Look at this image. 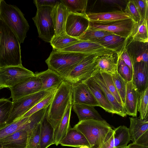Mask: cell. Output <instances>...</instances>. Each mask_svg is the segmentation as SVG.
Segmentation results:
<instances>
[{
  "mask_svg": "<svg viewBox=\"0 0 148 148\" xmlns=\"http://www.w3.org/2000/svg\"><path fill=\"white\" fill-rule=\"evenodd\" d=\"M112 34H113L107 31L94 30L87 27L82 35L77 38L82 41H91L108 35Z\"/></svg>",
  "mask_w": 148,
  "mask_h": 148,
  "instance_id": "obj_37",
  "label": "cell"
},
{
  "mask_svg": "<svg viewBox=\"0 0 148 148\" xmlns=\"http://www.w3.org/2000/svg\"><path fill=\"white\" fill-rule=\"evenodd\" d=\"M56 90L48 95L37 103L22 117H28L41 109L48 107L51 103Z\"/></svg>",
  "mask_w": 148,
  "mask_h": 148,
  "instance_id": "obj_42",
  "label": "cell"
},
{
  "mask_svg": "<svg viewBox=\"0 0 148 148\" xmlns=\"http://www.w3.org/2000/svg\"><path fill=\"white\" fill-rule=\"evenodd\" d=\"M72 107L78 116L79 121L89 119L105 121L95 108V106L85 104H72Z\"/></svg>",
  "mask_w": 148,
  "mask_h": 148,
  "instance_id": "obj_27",
  "label": "cell"
},
{
  "mask_svg": "<svg viewBox=\"0 0 148 148\" xmlns=\"http://www.w3.org/2000/svg\"><path fill=\"white\" fill-rule=\"evenodd\" d=\"M20 45L15 34L0 18V68L22 64Z\"/></svg>",
  "mask_w": 148,
  "mask_h": 148,
  "instance_id": "obj_1",
  "label": "cell"
},
{
  "mask_svg": "<svg viewBox=\"0 0 148 148\" xmlns=\"http://www.w3.org/2000/svg\"><path fill=\"white\" fill-rule=\"evenodd\" d=\"M127 148H148V146H145L132 143L127 146Z\"/></svg>",
  "mask_w": 148,
  "mask_h": 148,
  "instance_id": "obj_49",
  "label": "cell"
},
{
  "mask_svg": "<svg viewBox=\"0 0 148 148\" xmlns=\"http://www.w3.org/2000/svg\"><path fill=\"white\" fill-rule=\"evenodd\" d=\"M99 72L108 89L114 97L118 102L124 108L120 97L116 90L112 76L106 73Z\"/></svg>",
  "mask_w": 148,
  "mask_h": 148,
  "instance_id": "obj_40",
  "label": "cell"
},
{
  "mask_svg": "<svg viewBox=\"0 0 148 148\" xmlns=\"http://www.w3.org/2000/svg\"><path fill=\"white\" fill-rule=\"evenodd\" d=\"M72 86V104H85L99 106L87 86L82 82Z\"/></svg>",
  "mask_w": 148,
  "mask_h": 148,
  "instance_id": "obj_15",
  "label": "cell"
},
{
  "mask_svg": "<svg viewBox=\"0 0 148 148\" xmlns=\"http://www.w3.org/2000/svg\"><path fill=\"white\" fill-rule=\"evenodd\" d=\"M34 74L41 82V90L58 88L63 81L61 77L57 73L49 69Z\"/></svg>",
  "mask_w": 148,
  "mask_h": 148,
  "instance_id": "obj_24",
  "label": "cell"
},
{
  "mask_svg": "<svg viewBox=\"0 0 148 148\" xmlns=\"http://www.w3.org/2000/svg\"><path fill=\"white\" fill-rule=\"evenodd\" d=\"M140 14L141 20L148 18V1L147 0H133Z\"/></svg>",
  "mask_w": 148,
  "mask_h": 148,
  "instance_id": "obj_45",
  "label": "cell"
},
{
  "mask_svg": "<svg viewBox=\"0 0 148 148\" xmlns=\"http://www.w3.org/2000/svg\"><path fill=\"white\" fill-rule=\"evenodd\" d=\"M81 41L76 38L69 36L65 32L59 35L54 36L50 43L53 49L59 51Z\"/></svg>",
  "mask_w": 148,
  "mask_h": 148,
  "instance_id": "obj_31",
  "label": "cell"
},
{
  "mask_svg": "<svg viewBox=\"0 0 148 148\" xmlns=\"http://www.w3.org/2000/svg\"><path fill=\"white\" fill-rule=\"evenodd\" d=\"M58 51L78 53L89 55L115 53L97 43L82 41Z\"/></svg>",
  "mask_w": 148,
  "mask_h": 148,
  "instance_id": "obj_13",
  "label": "cell"
},
{
  "mask_svg": "<svg viewBox=\"0 0 148 148\" xmlns=\"http://www.w3.org/2000/svg\"><path fill=\"white\" fill-rule=\"evenodd\" d=\"M48 108L41 109L28 116L24 124L23 130L28 133L40 123L46 114Z\"/></svg>",
  "mask_w": 148,
  "mask_h": 148,
  "instance_id": "obj_35",
  "label": "cell"
},
{
  "mask_svg": "<svg viewBox=\"0 0 148 148\" xmlns=\"http://www.w3.org/2000/svg\"><path fill=\"white\" fill-rule=\"evenodd\" d=\"M40 123L28 133L26 148H40Z\"/></svg>",
  "mask_w": 148,
  "mask_h": 148,
  "instance_id": "obj_38",
  "label": "cell"
},
{
  "mask_svg": "<svg viewBox=\"0 0 148 148\" xmlns=\"http://www.w3.org/2000/svg\"><path fill=\"white\" fill-rule=\"evenodd\" d=\"M54 129L47 121L45 114L40 123V147L47 148L54 144Z\"/></svg>",
  "mask_w": 148,
  "mask_h": 148,
  "instance_id": "obj_29",
  "label": "cell"
},
{
  "mask_svg": "<svg viewBox=\"0 0 148 148\" xmlns=\"http://www.w3.org/2000/svg\"><path fill=\"white\" fill-rule=\"evenodd\" d=\"M88 21L97 23H108L117 21L131 18L124 12L116 10L107 12L86 14Z\"/></svg>",
  "mask_w": 148,
  "mask_h": 148,
  "instance_id": "obj_18",
  "label": "cell"
},
{
  "mask_svg": "<svg viewBox=\"0 0 148 148\" xmlns=\"http://www.w3.org/2000/svg\"><path fill=\"white\" fill-rule=\"evenodd\" d=\"M148 88L140 94L137 110L140 113L139 118L144 119L148 114Z\"/></svg>",
  "mask_w": 148,
  "mask_h": 148,
  "instance_id": "obj_39",
  "label": "cell"
},
{
  "mask_svg": "<svg viewBox=\"0 0 148 148\" xmlns=\"http://www.w3.org/2000/svg\"><path fill=\"white\" fill-rule=\"evenodd\" d=\"M99 55H90L86 57L71 71L63 80L73 85L82 82L92 76L98 71L96 60Z\"/></svg>",
  "mask_w": 148,
  "mask_h": 148,
  "instance_id": "obj_8",
  "label": "cell"
},
{
  "mask_svg": "<svg viewBox=\"0 0 148 148\" xmlns=\"http://www.w3.org/2000/svg\"><path fill=\"white\" fill-rule=\"evenodd\" d=\"M60 1L56 0H35L34 1V3L37 8L42 6L53 7Z\"/></svg>",
  "mask_w": 148,
  "mask_h": 148,
  "instance_id": "obj_47",
  "label": "cell"
},
{
  "mask_svg": "<svg viewBox=\"0 0 148 148\" xmlns=\"http://www.w3.org/2000/svg\"><path fill=\"white\" fill-rule=\"evenodd\" d=\"M140 94L132 81L126 84V93L124 107L127 115L136 117L137 107Z\"/></svg>",
  "mask_w": 148,
  "mask_h": 148,
  "instance_id": "obj_21",
  "label": "cell"
},
{
  "mask_svg": "<svg viewBox=\"0 0 148 148\" xmlns=\"http://www.w3.org/2000/svg\"><path fill=\"white\" fill-rule=\"evenodd\" d=\"M67 8L69 13L85 15L88 3L87 0H61Z\"/></svg>",
  "mask_w": 148,
  "mask_h": 148,
  "instance_id": "obj_33",
  "label": "cell"
},
{
  "mask_svg": "<svg viewBox=\"0 0 148 148\" xmlns=\"http://www.w3.org/2000/svg\"><path fill=\"white\" fill-rule=\"evenodd\" d=\"M112 136L111 138L108 139L104 141L102 144L99 146L95 148H113L110 145V141Z\"/></svg>",
  "mask_w": 148,
  "mask_h": 148,
  "instance_id": "obj_48",
  "label": "cell"
},
{
  "mask_svg": "<svg viewBox=\"0 0 148 148\" xmlns=\"http://www.w3.org/2000/svg\"><path fill=\"white\" fill-rule=\"evenodd\" d=\"M88 22L86 14L80 15L69 13L66 24V32L69 36L77 38L86 30Z\"/></svg>",
  "mask_w": 148,
  "mask_h": 148,
  "instance_id": "obj_14",
  "label": "cell"
},
{
  "mask_svg": "<svg viewBox=\"0 0 148 148\" xmlns=\"http://www.w3.org/2000/svg\"><path fill=\"white\" fill-rule=\"evenodd\" d=\"M22 64L0 68V87L10 88L34 76Z\"/></svg>",
  "mask_w": 148,
  "mask_h": 148,
  "instance_id": "obj_10",
  "label": "cell"
},
{
  "mask_svg": "<svg viewBox=\"0 0 148 148\" xmlns=\"http://www.w3.org/2000/svg\"><path fill=\"white\" fill-rule=\"evenodd\" d=\"M116 88L123 103L124 105L126 93V84L125 82L117 72L111 75Z\"/></svg>",
  "mask_w": 148,
  "mask_h": 148,
  "instance_id": "obj_43",
  "label": "cell"
},
{
  "mask_svg": "<svg viewBox=\"0 0 148 148\" xmlns=\"http://www.w3.org/2000/svg\"><path fill=\"white\" fill-rule=\"evenodd\" d=\"M69 12L61 0L53 7L51 16L54 26L55 34L58 36L66 32L65 26Z\"/></svg>",
  "mask_w": 148,
  "mask_h": 148,
  "instance_id": "obj_16",
  "label": "cell"
},
{
  "mask_svg": "<svg viewBox=\"0 0 148 148\" xmlns=\"http://www.w3.org/2000/svg\"><path fill=\"white\" fill-rule=\"evenodd\" d=\"M130 68L133 74V67L135 63L134 56L126 48L119 56Z\"/></svg>",
  "mask_w": 148,
  "mask_h": 148,
  "instance_id": "obj_46",
  "label": "cell"
},
{
  "mask_svg": "<svg viewBox=\"0 0 148 148\" xmlns=\"http://www.w3.org/2000/svg\"><path fill=\"white\" fill-rule=\"evenodd\" d=\"M1 88L0 87V90H1Z\"/></svg>",
  "mask_w": 148,
  "mask_h": 148,
  "instance_id": "obj_52",
  "label": "cell"
},
{
  "mask_svg": "<svg viewBox=\"0 0 148 148\" xmlns=\"http://www.w3.org/2000/svg\"><path fill=\"white\" fill-rule=\"evenodd\" d=\"M12 106L9 99H0V128L7 125Z\"/></svg>",
  "mask_w": 148,
  "mask_h": 148,
  "instance_id": "obj_36",
  "label": "cell"
},
{
  "mask_svg": "<svg viewBox=\"0 0 148 148\" xmlns=\"http://www.w3.org/2000/svg\"><path fill=\"white\" fill-rule=\"evenodd\" d=\"M132 81L140 94L148 88V66L143 62L135 63Z\"/></svg>",
  "mask_w": 148,
  "mask_h": 148,
  "instance_id": "obj_19",
  "label": "cell"
},
{
  "mask_svg": "<svg viewBox=\"0 0 148 148\" xmlns=\"http://www.w3.org/2000/svg\"><path fill=\"white\" fill-rule=\"evenodd\" d=\"M72 102L69 105L61 121L54 129V144L58 146L71 127L70 121Z\"/></svg>",
  "mask_w": 148,
  "mask_h": 148,
  "instance_id": "obj_26",
  "label": "cell"
},
{
  "mask_svg": "<svg viewBox=\"0 0 148 148\" xmlns=\"http://www.w3.org/2000/svg\"><path fill=\"white\" fill-rule=\"evenodd\" d=\"M0 18L15 34L21 44L23 43L29 26L20 9L0 0Z\"/></svg>",
  "mask_w": 148,
  "mask_h": 148,
  "instance_id": "obj_4",
  "label": "cell"
},
{
  "mask_svg": "<svg viewBox=\"0 0 148 148\" xmlns=\"http://www.w3.org/2000/svg\"><path fill=\"white\" fill-rule=\"evenodd\" d=\"M27 138L26 131H17L0 139V148H26Z\"/></svg>",
  "mask_w": 148,
  "mask_h": 148,
  "instance_id": "obj_22",
  "label": "cell"
},
{
  "mask_svg": "<svg viewBox=\"0 0 148 148\" xmlns=\"http://www.w3.org/2000/svg\"><path fill=\"white\" fill-rule=\"evenodd\" d=\"M79 148H91V147L87 145H83L80 147Z\"/></svg>",
  "mask_w": 148,
  "mask_h": 148,
  "instance_id": "obj_50",
  "label": "cell"
},
{
  "mask_svg": "<svg viewBox=\"0 0 148 148\" xmlns=\"http://www.w3.org/2000/svg\"><path fill=\"white\" fill-rule=\"evenodd\" d=\"M42 84L39 78L34 75L10 88L11 95L10 98L14 101L24 97L40 91Z\"/></svg>",
  "mask_w": 148,
  "mask_h": 148,
  "instance_id": "obj_12",
  "label": "cell"
},
{
  "mask_svg": "<svg viewBox=\"0 0 148 148\" xmlns=\"http://www.w3.org/2000/svg\"><path fill=\"white\" fill-rule=\"evenodd\" d=\"M53 7L42 6L38 7L36 14L32 18L36 26L39 37L47 42H50L55 32L51 16Z\"/></svg>",
  "mask_w": 148,
  "mask_h": 148,
  "instance_id": "obj_7",
  "label": "cell"
},
{
  "mask_svg": "<svg viewBox=\"0 0 148 148\" xmlns=\"http://www.w3.org/2000/svg\"><path fill=\"white\" fill-rule=\"evenodd\" d=\"M57 88L41 90L12 101V107L7 125L22 117L37 103Z\"/></svg>",
  "mask_w": 148,
  "mask_h": 148,
  "instance_id": "obj_6",
  "label": "cell"
},
{
  "mask_svg": "<svg viewBox=\"0 0 148 148\" xmlns=\"http://www.w3.org/2000/svg\"><path fill=\"white\" fill-rule=\"evenodd\" d=\"M83 82L88 87L98 102L99 107L108 112L116 114L112 107L107 99L103 91L92 76Z\"/></svg>",
  "mask_w": 148,
  "mask_h": 148,
  "instance_id": "obj_20",
  "label": "cell"
},
{
  "mask_svg": "<svg viewBox=\"0 0 148 148\" xmlns=\"http://www.w3.org/2000/svg\"><path fill=\"white\" fill-rule=\"evenodd\" d=\"M118 148H127V147H120Z\"/></svg>",
  "mask_w": 148,
  "mask_h": 148,
  "instance_id": "obj_51",
  "label": "cell"
},
{
  "mask_svg": "<svg viewBox=\"0 0 148 148\" xmlns=\"http://www.w3.org/2000/svg\"><path fill=\"white\" fill-rule=\"evenodd\" d=\"M129 119L130 140L133 143L148 146V115L144 119L133 117Z\"/></svg>",
  "mask_w": 148,
  "mask_h": 148,
  "instance_id": "obj_11",
  "label": "cell"
},
{
  "mask_svg": "<svg viewBox=\"0 0 148 148\" xmlns=\"http://www.w3.org/2000/svg\"><path fill=\"white\" fill-rule=\"evenodd\" d=\"M89 55L78 53L62 52L53 49L45 62L48 69L55 72L64 80L71 71Z\"/></svg>",
  "mask_w": 148,
  "mask_h": 148,
  "instance_id": "obj_5",
  "label": "cell"
},
{
  "mask_svg": "<svg viewBox=\"0 0 148 148\" xmlns=\"http://www.w3.org/2000/svg\"><path fill=\"white\" fill-rule=\"evenodd\" d=\"M60 144L62 146L78 148L83 145L90 147L88 140L84 135L76 129L71 127L60 142Z\"/></svg>",
  "mask_w": 148,
  "mask_h": 148,
  "instance_id": "obj_25",
  "label": "cell"
},
{
  "mask_svg": "<svg viewBox=\"0 0 148 148\" xmlns=\"http://www.w3.org/2000/svg\"><path fill=\"white\" fill-rule=\"evenodd\" d=\"M116 63L117 73L120 76L127 82L132 81L133 74L129 66L119 57H117Z\"/></svg>",
  "mask_w": 148,
  "mask_h": 148,
  "instance_id": "obj_41",
  "label": "cell"
},
{
  "mask_svg": "<svg viewBox=\"0 0 148 148\" xmlns=\"http://www.w3.org/2000/svg\"><path fill=\"white\" fill-rule=\"evenodd\" d=\"M137 23L132 18L103 23L89 21L88 28L94 30L107 31L128 39L131 37Z\"/></svg>",
  "mask_w": 148,
  "mask_h": 148,
  "instance_id": "obj_9",
  "label": "cell"
},
{
  "mask_svg": "<svg viewBox=\"0 0 148 148\" xmlns=\"http://www.w3.org/2000/svg\"><path fill=\"white\" fill-rule=\"evenodd\" d=\"M92 77L103 91L107 99L112 107L116 114L123 117L126 116L127 115L124 108L118 102L108 89L100 72L97 71Z\"/></svg>",
  "mask_w": 148,
  "mask_h": 148,
  "instance_id": "obj_23",
  "label": "cell"
},
{
  "mask_svg": "<svg viewBox=\"0 0 148 148\" xmlns=\"http://www.w3.org/2000/svg\"><path fill=\"white\" fill-rule=\"evenodd\" d=\"M124 12L134 21L137 23L141 20L140 14L133 0L128 1Z\"/></svg>",
  "mask_w": 148,
  "mask_h": 148,
  "instance_id": "obj_44",
  "label": "cell"
},
{
  "mask_svg": "<svg viewBox=\"0 0 148 148\" xmlns=\"http://www.w3.org/2000/svg\"><path fill=\"white\" fill-rule=\"evenodd\" d=\"M131 38L132 41L147 43L148 20L144 19L138 23Z\"/></svg>",
  "mask_w": 148,
  "mask_h": 148,
  "instance_id": "obj_32",
  "label": "cell"
},
{
  "mask_svg": "<svg viewBox=\"0 0 148 148\" xmlns=\"http://www.w3.org/2000/svg\"><path fill=\"white\" fill-rule=\"evenodd\" d=\"M72 86L63 80L58 88L45 114L54 129L61 121L69 104L72 102Z\"/></svg>",
  "mask_w": 148,
  "mask_h": 148,
  "instance_id": "obj_3",
  "label": "cell"
},
{
  "mask_svg": "<svg viewBox=\"0 0 148 148\" xmlns=\"http://www.w3.org/2000/svg\"><path fill=\"white\" fill-rule=\"evenodd\" d=\"M113 54L106 53L98 56L96 60L98 71L106 73L111 75L117 72V64L115 62Z\"/></svg>",
  "mask_w": 148,
  "mask_h": 148,
  "instance_id": "obj_28",
  "label": "cell"
},
{
  "mask_svg": "<svg viewBox=\"0 0 148 148\" xmlns=\"http://www.w3.org/2000/svg\"><path fill=\"white\" fill-rule=\"evenodd\" d=\"M28 117H22L12 123L0 128V139L14 132L23 129L24 125Z\"/></svg>",
  "mask_w": 148,
  "mask_h": 148,
  "instance_id": "obj_34",
  "label": "cell"
},
{
  "mask_svg": "<svg viewBox=\"0 0 148 148\" xmlns=\"http://www.w3.org/2000/svg\"><path fill=\"white\" fill-rule=\"evenodd\" d=\"M81 132L91 148L97 147L113 135L114 130L106 121L89 119L79 121L73 127Z\"/></svg>",
  "mask_w": 148,
  "mask_h": 148,
  "instance_id": "obj_2",
  "label": "cell"
},
{
  "mask_svg": "<svg viewBox=\"0 0 148 148\" xmlns=\"http://www.w3.org/2000/svg\"><path fill=\"white\" fill-rule=\"evenodd\" d=\"M128 40L114 34L108 35L92 42L99 44L107 49L114 52L119 56L126 48Z\"/></svg>",
  "mask_w": 148,
  "mask_h": 148,
  "instance_id": "obj_17",
  "label": "cell"
},
{
  "mask_svg": "<svg viewBox=\"0 0 148 148\" xmlns=\"http://www.w3.org/2000/svg\"><path fill=\"white\" fill-rule=\"evenodd\" d=\"M130 140L129 128L125 126L121 125L114 130L110 145L113 148L125 147Z\"/></svg>",
  "mask_w": 148,
  "mask_h": 148,
  "instance_id": "obj_30",
  "label": "cell"
}]
</instances>
